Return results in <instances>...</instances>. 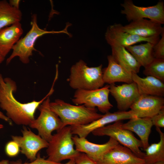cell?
<instances>
[{
  "instance_id": "6da1fadb",
  "label": "cell",
  "mask_w": 164,
  "mask_h": 164,
  "mask_svg": "<svg viewBox=\"0 0 164 164\" xmlns=\"http://www.w3.org/2000/svg\"><path fill=\"white\" fill-rule=\"evenodd\" d=\"M17 90L16 82L11 78H4L0 74V107L6 112V116L18 125H29L35 119L34 114L39 106L53 93L51 88L49 92L39 101L33 100L21 103L15 97Z\"/></svg>"
},
{
  "instance_id": "7a4b0ae2",
  "label": "cell",
  "mask_w": 164,
  "mask_h": 164,
  "mask_svg": "<svg viewBox=\"0 0 164 164\" xmlns=\"http://www.w3.org/2000/svg\"><path fill=\"white\" fill-rule=\"evenodd\" d=\"M50 106L60 119L64 127L87 124L103 116L97 112L96 108H88L84 105H73L60 99L50 102Z\"/></svg>"
},
{
  "instance_id": "3957f363",
  "label": "cell",
  "mask_w": 164,
  "mask_h": 164,
  "mask_svg": "<svg viewBox=\"0 0 164 164\" xmlns=\"http://www.w3.org/2000/svg\"><path fill=\"white\" fill-rule=\"evenodd\" d=\"M67 80L70 87L76 90H92L101 88L105 83L102 65L90 67L83 60H80L71 67Z\"/></svg>"
},
{
  "instance_id": "277c9868",
  "label": "cell",
  "mask_w": 164,
  "mask_h": 164,
  "mask_svg": "<svg viewBox=\"0 0 164 164\" xmlns=\"http://www.w3.org/2000/svg\"><path fill=\"white\" fill-rule=\"evenodd\" d=\"M72 135L70 126L56 131L48 142L46 150L47 159L56 163H61L66 159L75 160L80 152L74 148Z\"/></svg>"
},
{
  "instance_id": "5b68a950",
  "label": "cell",
  "mask_w": 164,
  "mask_h": 164,
  "mask_svg": "<svg viewBox=\"0 0 164 164\" xmlns=\"http://www.w3.org/2000/svg\"><path fill=\"white\" fill-rule=\"evenodd\" d=\"M31 25V28L29 31L24 37L20 38L13 47L12 54L7 59V64H9L15 57L17 56L23 63H28L33 51L36 50L34 46L36 41L39 37L44 35L64 33L70 35L67 31L69 26L68 25L63 30L58 31H47L41 29L37 24V16L36 14L32 16Z\"/></svg>"
},
{
  "instance_id": "8992f818",
  "label": "cell",
  "mask_w": 164,
  "mask_h": 164,
  "mask_svg": "<svg viewBox=\"0 0 164 164\" xmlns=\"http://www.w3.org/2000/svg\"><path fill=\"white\" fill-rule=\"evenodd\" d=\"M50 102L49 96L38 108L40 111L39 116L29 125L30 128L37 129L38 135L48 142L52 136V132L64 127L60 119L51 109Z\"/></svg>"
},
{
  "instance_id": "52a82bcc",
  "label": "cell",
  "mask_w": 164,
  "mask_h": 164,
  "mask_svg": "<svg viewBox=\"0 0 164 164\" xmlns=\"http://www.w3.org/2000/svg\"><path fill=\"white\" fill-rule=\"evenodd\" d=\"M122 123L121 121H118L96 129L92 133L96 136H107L112 138L129 149L137 156L143 159L145 154L139 149L142 147L140 140L136 138L131 132L122 128Z\"/></svg>"
},
{
  "instance_id": "ba28073f",
  "label": "cell",
  "mask_w": 164,
  "mask_h": 164,
  "mask_svg": "<svg viewBox=\"0 0 164 164\" xmlns=\"http://www.w3.org/2000/svg\"><path fill=\"white\" fill-rule=\"evenodd\" d=\"M109 85L92 90H77L72 99L77 105H84L90 108L97 107L101 112L105 114L113 107L109 100Z\"/></svg>"
},
{
  "instance_id": "9c48e42d",
  "label": "cell",
  "mask_w": 164,
  "mask_h": 164,
  "mask_svg": "<svg viewBox=\"0 0 164 164\" xmlns=\"http://www.w3.org/2000/svg\"><path fill=\"white\" fill-rule=\"evenodd\" d=\"M123 9L121 13L125 15L128 22L148 18L162 25L164 23V3L160 1L155 5L148 7L136 5L131 0H125L121 4Z\"/></svg>"
},
{
  "instance_id": "30bf717a",
  "label": "cell",
  "mask_w": 164,
  "mask_h": 164,
  "mask_svg": "<svg viewBox=\"0 0 164 164\" xmlns=\"http://www.w3.org/2000/svg\"><path fill=\"white\" fill-rule=\"evenodd\" d=\"M123 26L120 24H115L107 28L105 39L111 46H119L126 48L142 42L155 44L159 39V37L146 38L129 33L124 30Z\"/></svg>"
},
{
  "instance_id": "8fae6325",
  "label": "cell",
  "mask_w": 164,
  "mask_h": 164,
  "mask_svg": "<svg viewBox=\"0 0 164 164\" xmlns=\"http://www.w3.org/2000/svg\"><path fill=\"white\" fill-rule=\"evenodd\" d=\"M131 110L129 111H119L113 113L108 112L100 118L88 124L71 126L73 135L79 137L85 138L94 130L102 128L106 125L118 121L130 119L136 117Z\"/></svg>"
},
{
  "instance_id": "7c38bea8",
  "label": "cell",
  "mask_w": 164,
  "mask_h": 164,
  "mask_svg": "<svg viewBox=\"0 0 164 164\" xmlns=\"http://www.w3.org/2000/svg\"><path fill=\"white\" fill-rule=\"evenodd\" d=\"M21 132L22 136L12 135V138L21 148L22 153L31 162L33 161L36 159L38 152L43 149L47 148L49 143L25 126L23 127Z\"/></svg>"
},
{
  "instance_id": "4fadbf2b",
  "label": "cell",
  "mask_w": 164,
  "mask_h": 164,
  "mask_svg": "<svg viewBox=\"0 0 164 164\" xmlns=\"http://www.w3.org/2000/svg\"><path fill=\"white\" fill-rule=\"evenodd\" d=\"M75 149L80 152L85 153L88 157L97 162L109 150L119 143L110 137L108 141L102 144H96L89 141L85 138L75 135L72 137Z\"/></svg>"
},
{
  "instance_id": "5bb4252c",
  "label": "cell",
  "mask_w": 164,
  "mask_h": 164,
  "mask_svg": "<svg viewBox=\"0 0 164 164\" xmlns=\"http://www.w3.org/2000/svg\"><path fill=\"white\" fill-rule=\"evenodd\" d=\"M109 86L110 93L115 99L119 111H127L140 95L134 82L121 85L112 84Z\"/></svg>"
},
{
  "instance_id": "9a60e30c",
  "label": "cell",
  "mask_w": 164,
  "mask_h": 164,
  "mask_svg": "<svg viewBox=\"0 0 164 164\" xmlns=\"http://www.w3.org/2000/svg\"><path fill=\"white\" fill-rule=\"evenodd\" d=\"M163 108V97L142 95L130 108L137 117L151 118Z\"/></svg>"
},
{
  "instance_id": "2e32d148",
  "label": "cell",
  "mask_w": 164,
  "mask_h": 164,
  "mask_svg": "<svg viewBox=\"0 0 164 164\" xmlns=\"http://www.w3.org/2000/svg\"><path fill=\"white\" fill-rule=\"evenodd\" d=\"M97 164H145L144 159L140 158L129 149L119 143L103 156Z\"/></svg>"
},
{
  "instance_id": "e0dca14e",
  "label": "cell",
  "mask_w": 164,
  "mask_h": 164,
  "mask_svg": "<svg viewBox=\"0 0 164 164\" xmlns=\"http://www.w3.org/2000/svg\"><path fill=\"white\" fill-rule=\"evenodd\" d=\"M124 31L142 37H159L164 32L162 24L150 20L142 19L123 26Z\"/></svg>"
},
{
  "instance_id": "ac0fdd59",
  "label": "cell",
  "mask_w": 164,
  "mask_h": 164,
  "mask_svg": "<svg viewBox=\"0 0 164 164\" xmlns=\"http://www.w3.org/2000/svg\"><path fill=\"white\" fill-rule=\"evenodd\" d=\"M108 66L103 69V77L104 83L110 85L117 82L129 83L133 82L132 73L118 63L111 55L107 57Z\"/></svg>"
},
{
  "instance_id": "d6986e66",
  "label": "cell",
  "mask_w": 164,
  "mask_h": 164,
  "mask_svg": "<svg viewBox=\"0 0 164 164\" xmlns=\"http://www.w3.org/2000/svg\"><path fill=\"white\" fill-rule=\"evenodd\" d=\"M153 125L151 118L135 117L130 119L125 123H122V128L135 133L139 136L144 150L149 145V139Z\"/></svg>"
},
{
  "instance_id": "ffe728a7",
  "label": "cell",
  "mask_w": 164,
  "mask_h": 164,
  "mask_svg": "<svg viewBox=\"0 0 164 164\" xmlns=\"http://www.w3.org/2000/svg\"><path fill=\"white\" fill-rule=\"evenodd\" d=\"M23 32L20 22L0 30V53L4 57L20 39Z\"/></svg>"
},
{
  "instance_id": "44dd1931",
  "label": "cell",
  "mask_w": 164,
  "mask_h": 164,
  "mask_svg": "<svg viewBox=\"0 0 164 164\" xmlns=\"http://www.w3.org/2000/svg\"><path fill=\"white\" fill-rule=\"evenodd\" d=\"M132 79L136 84L140 95L164 96V84L159 80L151 76L142 78L134 73L132 74Z\"/></svg>"
},
{
  "instance_id": "7402d4cb",
  "label": "cell",
  "mask_w": 164,
  "mask_h": 164,
  "mask_svg": "<svg viewBox=\"0 0 164 164\" xmlns=\"http://www.w3.org/2000/svg\"><path fill=\"white\" fill-rule=\"evenodd\" d=\"M111 47V55L118 63L132 73H139L141 65L125 47L119 46Z\"/></svg>"
},
{
  "instance_id": "603a6c76",
  "label": "cell",
  "mask_w": 164,
  "mask_h": 164,
  "mask_svg": "<svg viewBox=\"0 0 164 164\" xmlns=\"http://www.w3.org/2000/svg\"><path fill=\"white\" fill-rule=\"evenodd\" d=\"M154 45L151 43L146 42L145 43L134 45L125 48L141 66L145 67L155 58L153 50Z\"/></svg>"
},
{
  "instance_id": "cb8c5ba5",
  "label": "cell",
  "mask_w": 164,
  "mask_h": 164,
  "mask_svg": "<svg viewBox=\"0 0 164 164\" xmlns=\"http://www.w3.org/2000/svg\"><path fill=\"white\" fill-rule=\"evenodd\" d=\"M159 135V142L149 145L144 150L145 156L143 158L145 164H154L159 162H164V134L160 128L156 127Z\"/></svg>"
},
{
  "instance_id": "d4e9b609",
  "label": "cell",
  "mask_w": 164,
  "mask_h": 164,
  "mask_svg": "<svg viewBox=\"0 0 164 164\" xmlns=\"http://www.w3.org/2000/svg\"><path fill=\"white\" fill-rule=\"evenodd\" d=\"M22 15L19 9L13 7L6 0L0 1V30L20 22Z\"/></svg>"
},
{
  "instance_id": "484cf974",
  "label": "cell",
  "mask_w": 164,
  "mask_h": 164,
  "mask_svg": "<svg viewBox=\"0 0 164 164\" xmlns=\"http://www.w3.org/2000/svg\"><path fill=\"white\" fill-rule=\"evenodd\" d=\"M144 74L155 77L164 82V59L154 58L144 67Z\"/></svg>"
},
{
  "instance_id": "4316f807",
  "label": "cell",
  "mask_w": 164,
  "mask_h": 164,
  "mask_svg": "<svg viewBox=\"0 0 164 164\" xmlns=\"http://www.w3.org/2000/svg\"><path fill=\"white\" fill-rule=\"evenodd\" d=\"M161 35V39L154 45L153 54L155 58L164 59V32Z\"/></svg>"
},
{
  "instance_id": "83f0119b",
  "label": "cell",
  "mask_w": 164,
  "mask_h": 164,
  "mask_svg": "<svg viewBox=\"0 0 164 164\" xmlns=\"http://www.w3.org/2000/svg\"><path fill=\"white\" fill-rule=\"evenodd\" d=\"M5 150L8 156L12 157L18 155L20 151V148L16 142L12 140L6 144Z\"/></svg>"
},
{
  "instance_id": "f1b7e54d",
  "label": "cell",
  "mask_w": 164,
  "mask_h": 164,
  "mask_svg": "<svg viewBox=\"0 0 164 164\" xmlns=\"http://www.w3.org/2000/svg\"><path fill=\"white\" fill-rule=\"evenodd\" d=\"M10 164H63L62 163H56L51 162L47 159L42 157L40 153L37 154L36 159L30 163H22L21 160L11 161L10 162Z\"/></svg>"
},
{
  "instance_id": "f546056e",
  "label": "cell",
  "mask_w": 164,
  "mask_h": 164,
  "mask_svg": "<svg viewBox=\"0 0 164 164\" xmlns=\"http://www.w3.org/2000/svg\"><path fill=\"white\" fill-rule=\"evenodd\" d=\"M151 118L153 125L159 128L164 127V108Z\"/></svg>"
},
{
  "instance_id": "4dcf8cb0",
  "label": "cell",
  "mask_w": 164,
  "mask_h": 164,
  "mask_svg": "<svg viewBox=\"0 0 164 164\" xmlns=\"http://www.w3.org/2000/svg\"><path fill=\"white\" fill-rule=\"evenodd\" d=\"M75 164H97L85 153L80 152L74 160Z\"/></svg>"
},
{
  "instance_id": "1f68e13d",
  "label": "cell",
  "mask_w": 164,
  "mask_h": 164,
  "mask_svg": "<svg viewBox=\"0 0 164 164\" xmlns=\"http://www.w3.org/2000/svg\"><path fill=\"white\" fill-rule=\"evenodd\" d=\"M0 119H2L7 122L10 125H12V120L6 116L5 115L0 111Z\"/></svg>"
},
{
  "instance_id": "d6a6232c",
  "label": "cell",
  "mask_w": 164,
  "mask_h": 164,
  "mask_svg": "<svg viewBox=\"0 0 164 164\" xmlns=\"http://www.w3.org/2000/svg\"><path fill=\"white\" fill-rule=\"evenodd\" d=\"M20 1L19 0H10L9 2L10 5L13 7L19 9V4Z\"/></svg>"
},
{
  "instance_id": "836d02e7",
  "label": "cell",
  "mask_w": 164,
  "mask_h": 164,
  "mask_svg": "<svg viewBox=\"0 0 164 164\" xmlns=\"http://www.w3.org/2000/svg\"><path fill=\"white\" fill-rule=\"evenodd\" d=\"M0 164H10V162L8 160L3 159L0 161Z\"/></svg>"
},
{
  "instance_id": "e575fe53",
  "label": "cell",
  "mask_w": 164,
  "mask_h": 164,
  "mask_svg": "<svg viewBox=\"0 0 164 164\" xmlns=\"http://www.w3.org/2000/svg\"><path fill=\"white\" fill-rule=\"evenodd\" d=\"M5 59V57L3 56L0 53V64Z\"/></svg>"
},
{
  "instance_id": "d590c367",
  "label": "cell",
  "mask_w": 164,
  "mask_h": 164,
  "mask_svg": "<svg viewBox=\"0 0 164 164\" xmlns=\"http://www.w3.org/2000/svg\"><path fill=\"white\" fill-rule=\"evenodd\" d=\"M65 164H75V162L74 160H70L68 162Z\"/></svg>"
},
{
  "instance_id": "8d00e7d4",
  "label": "cell",
  "mask_w": 164,
  "mask_h": 164,
  "mask_svg": "<svg viewBox=\"0 0 164 164\" xmlns=\"http://www.w3.org/2000/svg\"><path fill=\"white\" fill-rule=\"evenodd\" d=\"M154 164H164V162H159Z\"/></svg>"
},
{
  "instance_id": "74e56055",
  "label": "cell",
  "mask_w": 164,
  "mask_h": 164,
  "mask_svg": "<svg viewBox=\"0 0 164 164\" xmlns=\"http://www.w3.org/2000/svg\"><path fill=\"white\" fill-rule=\"evenodd\" d=\"M4 127V126L1 124H0V129Z\"/></svg>"
}]
</instances>
